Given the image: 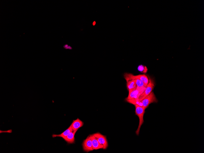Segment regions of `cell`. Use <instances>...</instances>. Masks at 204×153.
Instances as JSON below:
<instances>
[{
  "mask_svg": "<svg viewBox=\"0 0 204 153\" xmlns=\"http://www.w3.org/2000/svg\"><path fill=\"white\" fill-rule=\"evenodd\" d=\"M146 87H137L133 92L129 94L128 97L126 99L128 103L132 104H137L138 102H140L139 98L140 96L144 92Z\"/></svg>",
  "mask_w": 204,
  "mask_h": 153,
  "instance_id": "6da1fadb",
  "label": "cell"
},
{
  "mask_svg": "<svg viewBox=\"0 0 204 153\" xmlns=\"http://www.w3.org/2000/svg\"><path fill=\"white\" fill-rule=\"evenodd\" d=\"M135 114L139 118V124L138 128L136 132V133L138 135L139 134L140 128L144 122V116L145 109L143 106H141L138 104L135 105Z\"/></svg>",
  "mask_w": 204,
  "mask_h": 153,
  "instance_id": "7a4b0ae2",
  "label": "cell"
},
{
  "mask_svg": "<svg viewBox=\"0 0 204 153\" xmlns=\"http://www.w3.org/2000/svg\"><path fill=\"white\" fill-rule=\"evenodd\" d=\"M124 77L126 81L137 79L143 81L147 87L149 83L148 77L145 74L134 75L132 74L125 73L124 75Z\"/></svg>",
  "mask_w": 204,
  "mask_h": 153,
  "instance_id": "3957f363",
  "label": "cell"
},
{
  "mask_svg": "<svg viewBox=\"0 0 204 153\" xmlns=\"http://www.w3.org/2000/svg\"><path fill=\"white\" fill-rule=\"evenodd\" d=\"M149 83L144 92L141 94L139 98L140 102L149 95L155 87L154 82L149 76H148Z\"/></svg>",
  "mask_w": 204,
  "mask_h": 153,
  "instance_id": "277c9868",
  "label": "cell"
},
{
  "mask_svg": "<svg viewBox=\"0 0 204 153\" xmlns=\"http://www.w3.org/2000/svg\"><path fill=\"white\" fill-rule=\"evenodd\" d=\"M158 101L154 92L152 91L149 95L141 101L140 103H142L143 106L146 109L150 104L157 103Z\"/></svg>",
  "mask_w": 204,
  "mask_h": 153,
  "instance_id": "5b68a950",
  "label": "cell"
},
{
  "mask_svg": "<svg viewBox=\"0 0 204 153\" xmlns=\"http://www.w3.org/2000/svg\"><path fill=\"white\" fill-rule=\"evenodd\" d=\"M93 135L97 139L99 143L103 146V149H106L108 147V144L105 136L99 133H96Z\"/></svg>",
  "mask_w": 204,
  "mask_h": 153,
  "instance_id": "8992f818",
  "label": "cell"
},
{
  "mask_svg": "<svg viewBox=\"0 0 204 153\" xmlns=\"http://www.w3.org/2000/svg\"><path fill=\"white\" fill-rule=\"evenodd\" d=\"M82 146L83 150L87 152L94 150L90 135H89L86 139L83 141Z\"/></svg>",
  "mask_w": 204,
  "mask_h": 153,
  "instance_id": "52a82bcc",
  "label": "cell"
},
{
  "mask_svg": "<svg viewBox=\"0 0 204 153\" xmlns=\"http://www.w3.org/2000/svg\"><path fill=\"white\" fill-rule=\"evenodd\" d=\"M90 135L92 141V147L94 150L103 149V146L99 143L97 139L94 136V135L93 134Z\"/></svg>",
  "mask_w": 204,
  "mask_h": 153,
  "instance_id": "ba28073f",
  "label": "cell"
},
{
  "mask_svg": "<svg viewBox=\"0 0 204 153\" xmlns=\"http://www.w3.org/2000/svg\"><path fill=\"white\" fill-rule=\"evenodd\" d=\"M83 122L79 118L74 120L71 124L73 131H78L79 129L83 126Z\"/></svg>",
  "mask_w": 204,
  "mask_h": 153,
  "instance_id": "9c48e42d",
  "label": "cell"
},
{
  "mask_svg": "<svg viewBox=\"0 0 204 153\" xmlns=\"http://www.w3.org/2000/svg\"><path fill=\"white\" fill-rule=\"evenodd\" d=\"M73 130L72 128V125L71 124L70 127L63 132H62L59 134H53L52 135V136L53 138L56 137H59L64 139Z\"/></svg>",
  "mask_w": 204,
  "mask_h": 153,
  "instance_id": "30bf717a",
  "label": "cell"
},
{
  "mask_svg": "<svg viewBox=\"0 0 204 153\" xmlns=\"http://www.w3.org/2000/svg\"><path fill=\"white\" fill-rule=\"evenodd\" d=\"M72 131L64 139L66 142L69 144H73L75 142V135L77 131Z\"/></svg>",
  "mask_w": 204,
  "mask_h": 153,
  "instance_id": "8fae6325",
  "label": "cell"
},
{
  "mask_svg": "<svg viewBox=\"0 0 204 153\" xmlns=\"http://www.w3.org/2000/svg\"><path fill=\"white\" fill-rule=\"evenodd\" d=\"M127 86L129 94L134 91L137 88L136 85L134 80L130 81L127 82Z\"/></svg>",
  "mask_w": 204,
  "mask_h": 153,
  "instance_id": "7c38bea8",
  "label": "cell"
},
{
  "mask_svg": "<svg viewBox=\"0 0 204 153\" xmlns=\"http://www.w3.org/2000/svg\"><path fill=\"white\" fill-rule=\"evenodd\" d=\"M138 70L142 73H146L148 71L147 67L142 65H140L138 68Z\"/></svg>",
  "mask_w": 204,
  "mask_h": 153,
  "instance_id": "4fadbf2b",
  "label": "cell"
},
{
  "mask_svg": "<svg viewBox=\"0 0 204 153\" xmlns=\"http://www.w3.org/2000/svg\"><path fill=\"white\" fill-rule=\"evenodd\" d=\"M134 80L136 83V85L137 87H146L145 84L143 81L139 80H137V79H135Z\"/></svg>",
  "mask_w": 204,
  "mask_h": 153,
  "instance_id": "5bb4252c",
  "label": "cell"
},
{
  "mask_svg": "<svg viewBox=\"0 0 204 153\" xmlns=\"http://www.w3.org/2000/svg\"><path fill=\"white\" fill-rule=\"evenodd\" d=\"M64 48L65 49H72V48L70 46H69L67 44L65 45L64 46Z\"/></svg>",
  "mask_w": 204,
  "mask_h": 153,
  "instance_id": "9a60e30c",
  "label": "cell"
},
{
  "mask_svg": "<svg viewBox=\"0 0 204 153\" xmlns=\"http://www.w3.org/2000/svg\"><path fill=\"white\" fill-rule=\"evenodd\" d=\"M95 24H96V22L95 21H94L93 23V25L94 26L95 25Z\"/></svg>",
  "mask_w": 204,
  "mask_h": 153,
  "instance_id": "2e32d148",
  "label": "cell"
}]
</instances>
